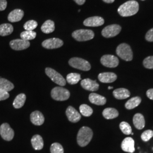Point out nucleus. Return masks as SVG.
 <instances>
[{"instance_id": "f257e3e1", "label": "nucleus", "mask_w": 153, "mask_h": 153, "mask_svg": "<svg viewBox=\"0 0 153 153\" xmlns=\"http://www.w3.org/2000/svg\"><path fill=\"white\" fill-rule=\"evenodd\" d=\"M139 9L138 3L136 1H129L119 7L117 11L122 16H129L137 13Z\"/></svg>"}, {"instance_id": "f03ea898", "label": "nucleus", "mask_w": 153, "mask_h": 153, "mask_svg": "<svg viewBox=\"0 0 153 153\" xmlns=\"http://www.w3.org/2000/svg\"><path fill=\"white\" fill-rule=\"evenodd\" d=\"M93 136V131L87 126H83L78 131L77 134V143L81 146H87L91 141Z\"/></svg>"}, {"instance_id": "7ed1b4c3", "label": "nucleus", "mask_w": 153, "mask_h": 153, "mask_svg": "<svg viewBox=\"0 0 153 153\" xmlns=\"http://www.w3.org/2000/svg\"><path fill=\"white\" fill-rule=\"evenodd\" d=\"M116 53L121 59L126 61H130L133 59V52L128 44L122 43L116 49Z\"/></svg>"}, {"instance_id": "20e7f679", "label": "nucleus", "mask_w": 153, "mask_h": 153, "mask_svg": "<svg viewBox=\"0 0 153 153\" xmlns=\"http://www.w3.org/2000/svg\"><path fill=\"white\" fill-rule=\"evenodd\" d=\"M73 38L78 42H85L94 38V33L92 30L81 29L72 33Z\"/></svg>"}, {"instance_id": "39448f33", "label": "nucleus", "mask_w": 153, "mask_h": 153, "mask_svg": "<svg viewBox=\"0 0 153 153\" xmlns=\"http://www.w3.org/2000/svg\"><path fill=\"white\" fill-rule=\"evenodd\" d=\"M69 64L71 67L83 71H88L91 69V65L88 61L79 57H73L69 61Z\"/></svg>"}, {"instance_id": "423d86ee", "label": "nucleus", "mask_w": 153, "mask_h": 153, "mask_svg": "<svg viewBox=\"0 0 153 153\" xmlns=\"http://www.w3.org/2000/svg\"><path fill=\"white\" fill-rule=\"evenodd\" d=\"M51 97L55 100L64 101L69 98L70 93L65 88L55 87L51 91Z\"/></svg>"}, {"instance_id": "0eeeda50", "label": "nucleus", "mask_w": 153, "mask_h": 153, "mask_svg": "<svg viewBox=\"0 0 153 153\" xmlns=\"http://www.w3.org/2000/svg\"><path fill=\"white\" fill-rule=\"evenodd\" d=\"M45 73L47 76H49L51 79L55 83L61 86H64L65 85L66 80L65 78L59 73L57 72L54 69L50 68H47L45 69Z\"/></svg>"}, {"instance_id": "6e6552de", "label": "nucleus", "mask_w": 153, "mask_h": 153, "mask_svg": "<svg viewBox=\"0 0 153 153\" xmlns=\"http://www.w3.org/2000/svg\"><path fill=\"white\" fill-rule=\"evenodd\" d=\"M121 27L118 25H111L106 26L102 31V35L106 38L115 37L120 33Z\"/></svg>"}, {"instance_id": "1a4fd4ad", "label": "nucleus", "mask_w": 153, "mask_h": 153, "mask_svg": "<svg viewBox=\"0 0 153 153\" xmlns=\"http://www.w3.org/2000/svg\"><path fill=\"white\" fill-rule=\"evenodd\" d=\"M0 134L4 140L10 141L14 138V131L9 124L4 123L0 126Z\"/></svg>"}, {"instance_id": "9d476101", "label": "nucleus", "mask_w": 153, "mask_h": 153, "mask_svg": "<svg viewBox=\"0 0 153 153\" xmlns=\"http://www.w3.org/2000/svg\"><path fill=\"white\" fill-rule=\"evenodd\" d=\"M100 62L103 65L108 68H116L119 64L117 57L111 55L103 56L100 59Z\"/></svg>"}, {"instance_id": "9b49d317", "label": "nucleus", "mask_w": 153, "mask_h": 153, "mask_svg": "<svg viewBox=\"0 0 153 153\" xmlns=\"http://www.w3.org/2000/svg\"><path fill=\"white\" fill-rule=\"evenodd\" d=\"M63 44V41L60 39L51 38L44 40L42 43V46L46 49H56L60 48Z\"/></svg>"}, {"instance_id": "f8f14e48", "label": "nucleus", "mask_w": 153, "mask_h": 153, "mask_svg": "<svg viewBox=\"0 0 153 153\" xmlns=\"http://www.w3.org/2000/svg\"><path fill=\"white\" fill-rule=\"evenodd\" d=\"M30 45L29 41L23 40L22 39H18L13 40L10 42V46L11 48L16 51H22L27 49Z\"/></svg>"}, {"instance_id": "ddd939ff", "label": "nucleus", "mask_w": 153, "mask_h": 153, "mask_svg": "<svg viewBox=\"0 0 153 153\" xmlns=\"http://www.w3.org/2000/svg\"><path fill=\"white\" fill-rule=\"evenodd\" d=\"M104 23V19L98 16L89 17L83 22V25L88 27H98L103 25Z\"/></svg>"}, {"instance_id": "4468645a", "label": "nucleus", "mask_w": 153, "mask_h": 153, "mask_svg": "<svg viewBox=\"0 0 153 153\" xmlns=\"http://www.w3.org/2000/svg\"><path fill=\"white\" fill-rule=\"evenodd\" d=\"M66 115L68 120L71 123H76L78 122L81 119V114L71 106H69L66 110Z\"/></svg>"}, {"instance_id": "2eb2a0df", "label": "nucleus", "mask_w": 153, "mask_h": 153, "mask_svg": "<svg viewBox=\"0 0 153 153\" xmlns=\"http://www.w3.org/2000/svg\"><path fill=\"white\" fill-rule=\"evenodd\" d=\"M81 85L84 89L90 91H97L99 87L98 83L96 81H93L89 78L83 79L81 82Z\"/></svg>"}, {"instance_id": "dca6fc26", "label": "nucleus", "mask_w": 153, "mask_h": 153, "mask_svg": "<svg viewBox=\"0 0 153 153\" xmlns=\"http://www.w3.org/2000/svg\"><path fill=\"white\" fill-rule=\"evenodd\" d=\"M121 149L124 152L133 153L135 151L134 141L131 137H126L121 143Z\"/></svg>"}, {"instance_id": "f3484780", "label": "nucleus", "mask_w": 153, "mask_h": 153, "mask_svg": "<svg viewBox=\"0 0 153 153\" xmlns=\"http://www.w3.org/2000/svg\"><path fill=\"white\" fill-rule=\"evenodd\" d=\"M98 79L102 83H112L116 80L117 76L114 73L105 72L99 74Z\"/></svg>"}, {"instance_id": "a211bd4d", "label": "nucleus", "mask_w": 153, "mask_h": 153, "mask_svg": "<svg viewBox=\"0 0 153 153\" xmlns=\"http://www.w3.org/2000/svg\"><path fill=\"white\" fill-rule=\"evenodd\" d=\"M30 120L35 126H42L44 122V117L42 112L39 111H33L30 115Z\"/></svg>"}, {"instance_id": "6ab92c4d", "label": "nucleus", "mask_w": 153, "mask_h": 153, "mask_svg": "<svg viewBox=\"0 0 153 153\" xmlns=\"http://www.w3.org/2000/svg\"><path fill=\"white\" fill-rule=\"evenodd\" d=\"M24 16V11L21 9H15L11 11L7 17L9 22H17L20 21Z\"/></svg>"}, {"instance_id": "aec40b11", "label": "nucleus", "mask_w": 153, "mask_h": 153, "mask_svg": "<svg viewBox=\"0 0 153 153\" xmlns=\"http://www.w3.org/2000/svg\"><path fill=\"white\" fill-rule=\"evenodd\" d=\"M88 99L90 102L93 104L98 105H103L106 103V98L96 93H91L90 94Z\"/></svg>"}, {"instance_id": "412c9836", "label": "nucleus", "mask_w": 153, "mask_h": 153, "mask_svg": "<svg viewBox=\"0 0 153 153\" xmlns=\"http://www.w3.org/2000/svg\"><path fill=\"white\" fill-rule=\"evenodd\" d=\"M113 95L115 98L121 100L129 98L130 97L131 93L128 89L124 88H120L115 90L113 91Z\"/></svg>"}, {"instance_id": "4be33fe9", "label": "nucleus", "mask_w": 153, "mask_h": 153, "mask_svg": "<svg viewBox=\"0 0 153 153\" xmlns=\"http://www.w3.org/2000/svg\"><path fill=\"white\" fill-rule=\"evenodd\" d=\"M31 144L33 148L36 150H42L44 146V142L42 137L39 134L34 135L31 138Z\"/></svg>"}, {"instance_id": "5701e85b", "label": "nucleus", "mask_w": 153, "mask_h": 153, "mask_svg": "<svg viewBox=\"0 0 153 153\" xmlns=\"http://www.w3.org/2000/svg\"><path fill=\"white\" fill-rule=\"evenodd\" d=\"M133 124L137 129H142L145 126V120L143 116L141 114H136L133 117Z\"/></svg>"}, {"instance_id": "b1692460", "label": "nucleus", "mask_w": 153, "mask_h": 153, "mask_svg": "<svg viewBox=\"0 0 153 153\" xmlns=\"http://www.w3.org/2000/svg\"><path fill=\"white\" fill-rule=\"evenodd\" d=\"M55 30V23L51 20H47L41 27V30L45 33H53Z\"/></svg>"}, {"instance_id": "393cba45", "label": "nucleus", "mask_w": 153, "mask_h": 153, "mask_svg": "<svg viewBox=\"0 0 153 153\" xmlns=\"http://www.w3.org/2000/svg\"><path fill=\"white\" fill-rule=\"evenodd\" d=\"M102 114L106 119H113L119 116V112L114 108H107L104 109Z\"/></svg>"}, {"instance_id": "a878e982", "label": "nucleus", "mask_w": 153, "mask_h": 153, "mask_svg": "<svg viewBox=\"0 0 153 153\" xmlns=\"http://www.w3.org/2000/svg\"><path fill=\"white\" fill-rule=\"evenodd\" d=\"M14 28L11 24L4 23L0 25V36H5L9 35L13 32Z\"/></svg>"}, {"instance_id": "bb28decb", "label": "nucleus", "mask_w": 153, "mask_h": 153, "mask_svg": "<svg viewBox=\"0 0 153 153\" xmlns=\"http://www.w3.org/2000/svg\"><path fill=\"white\" fill-rule=\"evenodd\" d=\"M26 96L25 94H20L18 95L13 102V106L15 108L18 109L22 107L25 103Z\"/></svg>"}, {"instance_id": "cd10ccee", "label": "nucleus", "mask_w": 153, "mask_h": 153, "mask_svg": "<svg viewBox=\"0 0 153 153\" xmlns=\"http://www.w3.org/2000/svg\"><path fill=\"white\" fill-rule=\"evenodd\" d=\"M14 88V85L7 79L0 77V90L10 91Z\"/></svg>"}, {"instance_id": "c85d7f7f", "label": "nucleus", "mask_w": 153, "mask_h": 153, "mask_svg": "<svg viewBox=\"0 0 153 153\" xmlns=\"http://www.w3.org/2000/svg\"><path fill=\"white\" fill-rule=\"evenodd\" d=\"M141 102V99L139 97H133L129 99L125 105L126 108L128 109H132L137 107Z\"/></svg>"}, {"instance_id": "c756f323", "label": "nucleus", "mask_w": 153, "mask_h": 153, "mask_svg": "<svg viewBox=\"0 0 153 153\" xmlns=\"http://www.w3.org/2000/svg\"><path fill=\"white\" fill-rule=\"evenodd\" d=\"M81 80V75L78 73H71L66 76V81L71 85H75Z\"/></svg>"}, {"instance_id": "7c9ffc66", "label": "nucleus", "mask_w": 153, "mask_h": 153, "mask_svg": "<svg viewBox=\"0 0 153 153\" xmlns=\"http://www.w3.org/2000/svg\"><path fill=\"white\" fill-rule=\"evenodd\" d=\"M21 38L26 40V41H29L31 40H33L36 38V33L33 31H26L25 30V31L22 32L21 33Z\"/></svg>"}, {"instance_id": "2f4dec72", "label": "nucleus", "mask_w": 153, "mask_h": 153, "mask_svg": "<svg viewBox=\"0 0 153 153\" xmlns=\"http://www.w3.org/2000/svg\"><path fill=\"white\" fill-rule=\"evenodd\" d=\"M79 111L83 116L89 117L93 114V110L89 105L87 104H82L79 107Z\"/></svg>"}, {"instance_id": "473e14b6", "label": "nucleus", "mask_w": 153, "mask_h": 153, "mask_svg": "<svg viewBox=\"0 0 153 153\" xmlns=\"http://www.w3.org/2000/svg\"><path fill=\"white\" fill-rule=\"evenodd\" d=\"M120 129L122 132L126 135H129L131 133V128L130 125L125 121H123L120 124Z\"/></svg>"}, {"instance_id": "72a5a7b5", "label": "nucleus", "mask_w": 153, "mask_h": 153, "mask_svg": "<svg viewBox=\"0 0 153 153\" xmlns=\"http://www.w3.org/2000/svg\"><path fill=\"white\" fill-rule=\"evenodd\" d=\"M38 22L34 20H30L26 22L23 27L26 31H33L38 27Z\"/></svg>"}, {"instance_id": "f704fd0d", "label": "nucleus", "mask_w": 153, "mask_h": 153, "mask_svg": "<svg viewBox=\"0 0 153 153\" xmlns=\"http://www.w3.org/2000/svg\"><path fill=\"white\" fill-rule=\"evenodd\" d=\"M64 149L62 145L59 143L55 142L52 144L51 146V153H64Z\"/></svg>"}, {"instance_id": "c9c22d12", "label": "nucleus", "mask_w": 153, "mask_h": 153, "mask_svg": "<svg viewBox=\"0 0 153 153\" xmlns=\"http://www.w3.org/2000/svg\"><path fill=\"white\" fill-rule=\"evenodd\" d=\"M153 137V131L152 130H147L143 131L141 134L142 141L147 142Z\"/></svg>"}, {"instance_id": "e433bc0d", "label": "nucleus", "mask_w": 153, "mask_h": 153, "mask_svg": "<svg viewBox=\"0 0 153 153\" xmlns=\"http://www.w3.org/2000/svg\"><path fill=\"white\" fill-rule=\"evenodd\" d=\"M143 66L149 69H153V56H149L143 62Z\"/></svg>"}, {"instance_id": "4c0bfd02", "label": "nucleus", "mask_w": 153, "mask_h": 153, "mask_svg": "<svg viewBox=\"0 0 153 153\" xmlns=\"http://www.w3.org/2000/svg\"><path fill=\"white\" fill-rule=\"evenodd\" d=\"M10 95L7 91L0 90V101L4 100L9 98Z\"/></svg>"}, {"instance_id": "58836bf2", "label": "nucleus", "mask_w": 153, "mask_h": 153, "mask_svg": "<svg viewBox=\"0 0 153 153\" xmlns=\"http://www.w3.org/2000/svg\"><path fill=\"white\" fill-rule=\"evenodd\" d=\"M145 39L148 42H153V28L149 30L148 33H146Z\"/></svg>"}, {"instance_id": "ea45409f", "label": "nucleus", "mask_w": 153, "mask_h": 153, "mask_svg": "<svg viewBox=\"0 0 153 153\" xmlns=\"http://www.w3.org/2000/svg\"><path fill=\"white\" fill-rule=\"evenodd\" d=\"M7 5L6 0H0V11L5 10Z\"/></svg>"}, {"instance_id": "a19ab883", "label": "nucleus", "mask_w": 153, "mask_h": 153, "mask_svg": "<svg viewBox=\"0 0 153 153\" xmlns=\"http://www.w3.org/2000/svg\"><path fill=\"white\" fill-rule=\"evenodd\" d=\"M146 95L150 99L153 100V88L148 90L146 92Z\"/></svg>"}, {"instance_id": "79ce46f5", "label": "nucleus", "mask_w": 153, "mask_h": 153, "mask_svg": "<svg viewBox=\"0 0 153 153\" xmlns=\"http://www.w3.org/2000/svg\"><path fill=\"white\" fill-rule=\"evenodd\" d=\"M76 4L79 5H82L83 4H85L86 0H74Z\"/></svg>"}, {"instance_id": "37998d69", "label": "nucleus", "mask_w": 153, "mask_h": 153, "mask_svg": "<svg viewBox=\"0 0 153 153\" xmlns=\"http://www.w3.org/2000/svg\"><path fill=\"white\" fill-rule=\"evenodd\" d=\"M104 2H106V3H108V4H111V3H113L115 0H103Z\"/></svg>"}, {"instance_id": "c03bdc74", "label": "nucleus", "mask_w": 153, "mask_h": 153, "mask_svg": "<svg viewBox=\"0 0 153 153\" xmlns=\"http://www.w3.org/2000/svg\"><path fill=\"white\" fill-rule=\"evenodd\" d=\"M108 88L109 90H110V89H112V88H113V87H112V86H109V87Z\"/></svg>"}, {"instance_id": "a18cd8bd", "label": "nucleus", "mask_w": 153, "mask_h": 153, "mask_svg": "<svg viewBox=\"0 0 153 153\" xmlns=\"http://www.w3.org/2000/svg\"><path fill=\"white\" fill-rule=\"evenodd\" d=\"M81 11V10H78V12H80Z\"/></svg>"}, {"instance_id": "49530a36", "label": "nucleus", "mask_w": 153, "mask_h": 153, "mask_svg": "<svg viewBox=\"0 0 153 153\" xmlns=\"http://www.w3.org/2000/svg\"></svg>"}]
</instances>
